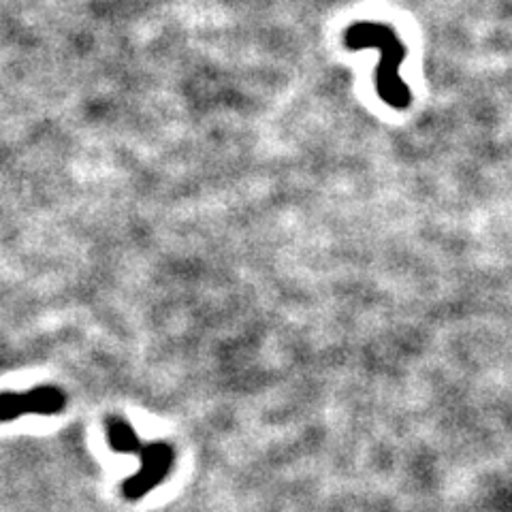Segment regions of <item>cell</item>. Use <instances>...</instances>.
Segmentation results:
<instances>
[{
    "label": "cell",
    "instance_id": "1",
    "mask_svg": "<svg viewBox=\"0 0 512 512\" xmlns=\"http://www.w3.org/2000/svg\"><path fill=\"white\" fill-rule=\"evenodd\" d=\"M346 45L352 47V50H365V47H378V50H382L376 71L378 94L389 105L404 109L412 96L404 86L402 77H399V64L406 58V50L395 37V32L382 24L359 22L346 32Z\"/></svg>",
    "mask_w": 512,
    "mask_h": 512
},
{
    "label": "cell",
    "instance_id": "2",
    "mask_svg": "<svg viewBox=\"0 0 512 512\" xmlns=\"http://www.w3.org/2000/svg\"><path fill=\"white\" fill-rule=\"evenodd\" d=\"M141 470L126 480L122 491L126 500H139L150 489L163 483L173 466V448L165 442H152L141 448Z\"/></svg>",
    "mask_w": 512,
    "mask_h": 512
},
{
    "label": "cell",
    "instance_id": "3",
    "mask_svg": "<svg viewBox=\"0 0 512 512\" xmlns=\"http://www.w3.org/2000/svg\"><path fill=\"white\" fill-rule=\"evenodd\" d=\"M15 404H18V414H58L67 397L58 387H37L28 393H15Z\"/></svg>",
    "mask_w": 512,
    "mask_h": 512
},
{
    "label": "cell",
    "instance_id": "4",
    "mask_svg": "<svg viewBox=\"0 0 512 512\" xmlns=\"http://www.w3.org/2000/svg\"><path fill=\"white\" fill-rule=\"evenodd\" d=\"M105 425H107L109 446L114 448L116 453H133V455L141 453L143 446L133 431V427L128 425L124 419H120V416H109Z\"/></svg>",
    "mask_w": 512,
    "mask_h": 512
}]
</instances>
